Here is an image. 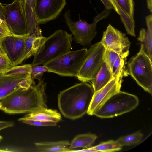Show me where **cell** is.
<instances>
[{
  "label": "cell",
  "mask_w": 152,
  "mask_h": 152,
  "mask_svg": "<svg viewBox=\"0 0 152 152\" xmlns=\"http://www.w3.org/2000/svg\"><path fill=\"white\" fill-rule=\"evenodd\" d=\"M12 35L10 32L0 25V43L7 36Z\"/></svg>",
  "instance_id": "32"
},
{
  "label": "cell",
  "mask_w": 152,
  "mask_h": 152,
  "mask_svg": "<svg viewBox=\"0 0 152 152\" xmlns=\"http://www.w3.org/2000/svg\"><path fill=\"white\" fill-rule=\"evenodd\" d=\"M123 78L115 77L102 88L94 92L87 113L94 115L112 96L121 90Z\"/></svg>",
  "instance_id": "13"
},
{
  "label": "cell",
  "mask_w": 152,
  "mask_h": 152,
  "mask_svg": "<svg viewBox=\"0 0 152 152\" xmlns=\"http://www.w3.org/2000/svg\"><path fill=\"white\" fill-rule=\"evenodd\" d=\"M12 66L5 55L2 52L0 53V73L5 72Z\"/></svg>",
  "instance_id": "28"
},
{
  "label": "cell",
  "mask_w": 152,
  "mask_h": 152,
  "mask_svg": "<svg viewBox=\"0 0 152 152\" xmlns=\"http://www.w3.org/2000/svg\"><path fill=\"white\" fill-rule=\"evenodd\" d=\"M50 72L48 69L45 66H32L31 72V77L33 79L41 78L42 76L45 72Z\"/></svg>",
  "instance_id": "27"
},
{
  "label": "cell",
  "mask_w": 152,
  "mask_h": 152,
  "mask_svg": "<svg viewBox=\"0 0 152 152\" xmlns=\"http://www.w3.org/2000/svg\"><path fill=\"white\" fill-rule=\"evenodd\" d=\"M2 139H1V138H0V142L1 141V140Z\"/></svg>",
  "instance_id": "39"
},
{
  "label": "cell",
  "mask_w": 152,
  "mask_h": 152,
  "mask_svg": "<svg viewBox=\"0 0 152 152\" xmlns=\"http://www.w3.org/2000/svg\"><path fill=\"white\" fill-rule=\"evenodd\" d=\"M103 4L105 9L110 10L112 9L113 10V7L109 0H100Z\"/></svg>",
  "instance_id": "34"
},
{
  "label": "cell",
  "mask_w": 152,
  "mask_h": 152,
  "mask_svg": "<svg viewBox=\"0 0 152 152\" xmlns=\"http://www.w3.org/2000/svg\"><path fill=\"white\" fill-rule=\"evenodd\" d=\"M118 56V55L116 53L105 49L103 53L104 61L112 74L114 64Z\"/></svg>",
  "instance_id": "25"
},
{
  "label": "cell",
  "mask_w": 152,
  "mask_h": 152,
  "mask_svg": "<svg viewBox=\"0 0 152 152\" xmlns=\"http://www.w3.org/2000/svg\"><path fill=\"white\" fill-rule=\"evenodd\" d=\"M109 0L113 7V10L120 15L121 17H124L125 14L118 7L115 0Z\"/></svg>",
  "instance_id": "31"
},
{
  "label": "cell",
  "mask_w": 152,
  "mask_h": 152,
  "mask_svg": "<svg viewBox=\"0 0 152 152\" xmlns=\"http://www.w3.org/2000/svg\"><path fill=\"white\" fill-rule=\"evenodd\" d=\"M122 146L116 141L102 142L95 146L89 147L91 152H114L121 150Z\"/></svg>",
  "instance_id": "20"
},
{
  "label": "cell",
  "mask_w": 152,
  "mask_h": 152,
  "mask_svg": "<svg viewBox=\"0 0 152 152\" xmlns=\"http://www.w3.org/2000/svg\"><path fill=\"white\" fill-rule=\"evenodd\" d=\"M72 35L58 30L46 37L43 45L34 56L32 66L46 64L70 51Z\"/></svg>",
  "instance_id": "3"
},
{
  "label": "cell",
  "mask_w": 152,
  "mask_h": 152,
  "mask_svg": "<svg viewBox=\"0 0 152 152\" xmlns=\"http://www.w3.org/2000/svg\"><path fill=\"white\" fill-rule=\"evenodd\" d=\"M13 36L15 40L18 57L17 66L21 64L20 61L24 53L25 40L27 36Z\"/></svg>",
  "instance_id": "24"
},
{
  "label": "cell",
  "mask_w": 152,
  "mask_h": 152,
  "mask_svg": "<svg viewBox=\"0 0 152 152\" xmlns=\"http://www.w3.org/2000/svg\"><path fill=\"white\" fill-rule=\"evenodd\" d=\"M31 74L0 73V100L20 88L28 89L35 83Z\"/></svg>",
  "instance_id": "11"
},
{
  "label": "cell",
  "mask_w": 152,
  "mask_h": 152,
  "mask_svg": "<svg viewBox=\"0 0 152 152\" xmlns=\"http://www.w3.org/2000/svg\"><path fill=\"white\" fill-rule=\"evenodd\" d=\"M94 92L87 82L76 84L60 92L58 96V108L63 116L75 120L87 113Z\"/></svg>",
  "instance_id": "2"
},
{
  "label": "cell",
  "mask_w": 152,
  "mask_h": 152,
  "mask_svg": "<svg viewBox=\"0 0 152 152\" xmlns=\"http://www.w3.org/2000/svg\"><path fill=\"white\" fill-rule=\"evenodd\" d=\"M126 58H124L118 56L114 64L113 75V77H118L123 78L129 75L127 66H126Z\"/></svg>",
  "instance_id": "21"
},
{
  "label": "cell",
  "mask_w": 152,
  "mask_h": 152,
  "mask_svg": "<svg viewBox=\"0 0 152 152\" xmlns=\"http://www.w3.org/2000/svg\"><path fill=\"white\" fill-rule=\"evenodd\" d=\"M143 136V134L137 132L131 134L123 136L118 138L116 141L122 146H129L140 142Z\"/></svg>",
  "instance_id": "22"
},
{
  "label": "cell",
  "mask_w": 152,
  "mask_h": 152,
  "mask_svg": "<svg viewBox=\"0 0 152 152\" xmlns=\"http://www.w3.org/2000/svg\"><path fill=\"white\" fill-rule=\"evenodd\" d=\"M32 66L31 64H26L21 66H14L3 73L5 75L31 74Z\"/></svg>",
  "instance_id": "26"
},
{
  "label": "cell",
  "mask_w": 152,
  "mask_h": 152,
  "mask_svg": "<svg viewBox=\"0 0 152 152\" xmlns=\"http://www.w3.org/2000/svg\"><path fill=\"white\" fill-rule=\"evenodd\" d=\"M113 78V74L104 62L100 70L91 81L94 92L104 87Z\"/></svg>",
  "instance_id": "18"
},
{
  "label": "cell",
  "mask_w": 152,
  "mask_h": 152,
  "mask_svg": "<svg viewBox=\"0 0 152 152\" xmlns=\"http://www.w3.org/2000/svg\"><path fill=\"white\" fill-rule=\"evenodd\" d=\"M105 49L100 42L92 45L88 49L87 56L77 77L81 82L93 79L103 65V56Z\"/></svg>",
  "instance_id": "9"
},
{
  "label": "cell",
  "mask_w": 152,
  "mask_h": 152,
  "mask_svg": "<svg viewBox=\"0 0 152 152\" xmlns=\"http://www.w3.org/2000/svg\"><path fill=\"white\" fill-rule=\"evenodd\" d=\"M139 103L137 96L120 91L109 98L94 115L102 118H112L132 111Z\"/></svg>",
  "instance_id": "6"
},
{
  "label": "cell",
  "mask_w": 152,
  "mask_h": 152,
  "mask_svg": "<svg viewBox=\"0 0 152 152\" xmlns=\"http://www.w3.org/2000/svg\"><path fill=\"white\" fill-rule=\"evenodd\" d=\"M70 143L68 140H62L37 142L34 144L39 152H68L71 149L68 148Z\"/></svg>",
  "instance_id": "17"
},
{
  "label": "cell",
  "mask_w": 152,
  "mask_h": 152,
  "mask_svg": "<svg viewBox=\"0 0 152 152\" xmlns=\"http://www.w3.org/2000/svg\"><path fill=\"white\" fill-rule=\"evenodd\" d=\"M21 121L31 125L37 126H56L57 123L54 122H45L32 120H24Z\"/></svg>",
  "instance_id": "29"
},
{
  "label": "cell",
  "mask_w": 152,
  "mask_h": 152,
  "mask_svg": "<svg viewBox=\"0 0 152 152\" xmlns=\"http://www.w3.org/2000/svg\"><path fill=\"white\" fill-rule=\"evenodd\" d=\"M61 119V115L56 110L45 108L27 114L18 121L28 119L57 123Z\"/></svg>",
  "instance_id": "14"
},
{
  "label": "cell",
  "mask_w": 152,
  "mask_h": 152,
  "mask_svg": "<svg viewBox=\"0 0 152 152\" xmlns=\"http://www.w3.org/2000/svg\"><path fill=\"white\" fill-rule=\"evenodd\" d=\"M145 19L147 29H141L137 40L143 45L144 52L152 61V15L147 16Z\"/></svg>",
  "instance_id": "15"
},
{
  "label": "cell",
  "mask_w": 152,
  "mask_h": 152,
  "mask_svg": "<svg viewBox=\"0 0 152 152\" xmlns=\"http://www.w3.org/2000/svg\"><path fill=\"white\" fill-rule=\"evenodd\" d=\"M1 53V49H0V53Z\"/></svg>",
  "instance_id": "37"
},
{
  "label": "cell",
  "mask_w": 152,
  "mask_h": 152,
  "mask_svg": "<svg viewBox=\"0 0 152 152\" xmlns=\"http://www.w3.org/2000/svg\"><path fill=\"white\" fill-rule=\"evenodd\" d=\"M87 53L88 49L84 48L70 51L43 65L50 72L61 76L77 77Z\"/></svg>",
  "instance_id": "4"
},
{
  "label": "cell",
  "mask_w": 152,
  "mask_h": 152,
  "mask_svg": "<svg viewBox=\"0 0 152 152\" xmlns=\"http://www.w3.org/2000/svg\"><path fill=\"white\" fill-rule=\"evenodd\" d=\"M46 86L41 78L28 89L17 90L0 100V110L10 114H28L47 108Z\"/></svg>",
  "instance_id": "1"
},
{
  "label": "cell",
  "mask_w": 152,
  "mask_h": 152,
  "mask_svg": "<svg viewBox=\"0 0 152 152\" xmlns=\"http://www.w3.org/2000/svg\"><path fill=\"white\" fill-rule=\"evenodd\" d=\"M0 49L13 66H17L18 57L14 37H6L0 43Z\"/></svg>",
  "instance_id": "16"
},
{
  "label": "cell",
  "mask_w": 152,
  "mask_h": 152,
  "mask_svg": "<svg viewBox=\"0 0 152 152\" xmlns=\"http://www.w3.org/2000/svg\"><path fill=\"white\" fill-rule=\"evenodd\" d=\"M119 8L129 18L134 19V4L133 0H115Z\"/></svg>",
  "instance_id": "23"
},
{
  "label": "cell",
  "mask_w": 152,
  "mask_h": 152,
  "mask_svg": "<svg viewBox=\"0 0 152 152\" xmlns=\"http://www.w3.org/2000/svg\"><path fill=\"white\" fill-rule=\"evenodd\" d=\"M0 138L2 139V137L0 135Z\"/></svg>",
  "instance_id": "36"
},
{
  "label": "cell",
  "mask_w": 152,
  "mask_h": 152,
  "mask_svg": "<svg viewBox=\"0 0 152 152\" xmlns=\"http://www.w3.org/2000/svg\"><path fill=\"white\" fill-rule=\"evenodd\" d=\"M14 123L12 121H0V131L4 129L13 126Z\"/></svg>",
  "instance_id": "33"
},
{
  "label": "cell",
  "mask_w": 152,
  "mask_h": 152,
  "mask_svg": "<svg viewBox=\"0 0 152 152\" xmlns=\"http://www.w3.org/2000/svg\"><path fill=\"white\" fill-rule=\"evenodd\" d=\"M148 7L151 12H152V0H147Z\"/></svg>",
  "instance_id": "35"
},
{
  "label": "cell",
  "mask_w": 152,
  "mask_h": 152,
  "mask_svg": "<svg viewBox=\"0 0 152 152\" xmlns=\"http://www.w3.org/2000/svg\"><path fill=\"white\" fill-rule=\"evenodd\" d=\"M110 12V10L105 9L94 18L93 23L89 24L80 19L78 21H73L71 18L69 10H67L64 17L65 22L74 36L72 40L84 47L90 45L97 34V23L107 17Z\"/></svg>",
  "instance_id": "7"
},
{
  "label": "cell",
  "mask_w": 152,
  "mask_h": 152,
  "mask_svg": "<svg viewBox=\"0 0 152 152\" xmlns=\"http://www.w3.org/2000/svg\"><path fill=\"white\" fill-rule=\"evenodd\" d=\"M97 137L96 134L91 133L79 134L72 140L68 148L71 149L78 148H88L91 146Z\"/></svg>",
  "instance_id": "19"
},
{
  "label": "cell",
  "mask_w": 152,
  "mask_h": 152,
  "mask_svg": "<svg viewBox=\"0 0 152 152\" xmlns=\"http://www.w3.org/2000/svg\"><path fill=\"white\" fill-rule=\"evenodd\" d=\"M0 25L4 28L9 31L6 22L4 6H3L2 4L0 2Z\"/></svg>",
  "instance_id": "30"
},
{
  "label": "cell",
  "mask_w": 152,
  "mask_h": 152,
  "mask_svg": "<svg viewBox=\"0 0 152 152\" xmlns=\"http://www.w3.org/2000/svg\"><path fill=\"white\" fill-rule=\"evenodd\" d=\"M4 8L6 25L11 34L29 36L24 1L14 0L5 6Z\"/></svg>",
  "instance_id": "8"
},
{
  "label": "cell",
  "mask_w": 152,
  "mask_h": 152,
  "mask_svg": "<svg viewBox=\"0 0 152 152\" xmlns=\"http://www.w3.org/2000/svg\"><path fill=\"white\" fill-rule=\"evenodd\" d=\"M127 68L129 75L137 84L151 95L152 61L144 52L142 44L139 52L128 62Z\"/></svg>",
  "instance_id": "5"
},
{
  "label": "cell",
  "mask_w": 152,
  "mask_h": 152,
  "mask_svg": "<svg viewBox=\"0 0 152 152\" xmlns=\"http://www.w3.org/2000/svg\"><path fill=\"white\" fill-rule=\"evenodd\" d=\"M66 4V0H36L34 10L37 22L42 24L56 19Z\"/></svg>",
  "instance_id": "12"
},
{
  "label": "cell",
  "mask_w": 152,
  "mask_h": 152,
  "mask_svg": "<svg viewBox=\"0 0 152 152\" xmlns=\"http://www.w3.org/2000/svg\"><path fill=\"white\" fill-rule=\"evenodd\" d=\"M20 0V1H24V0Z\"/></svg>",
  "instance_id": "38"
},
{
  "label": "cell",
  "mask_w": 152,
  "mask_h": 152,
  "mask_svg": "<svg viewBox=\"0 0 152 152\" xmlns=\"http://www.w3.org/2000/svg\"><path fill=\"white\" fill-rule=\"evenodd\" d=\"M105 49L114 52L126 58L129 54L131 43L126 34L109 24L103 32L100 41Z\"/></svg>",
  "instance_id": "10"
}]
</instances>
